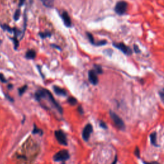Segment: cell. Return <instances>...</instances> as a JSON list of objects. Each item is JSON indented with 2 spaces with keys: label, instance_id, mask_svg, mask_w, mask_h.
Masks as SVG:
<instances>
[{
  "label": "cell",
  "instance_id": "18",
  "mask_svg": "<svg viewBox=\"0 0 164 164\" xmlns=\"http://www.w3.org/2000/svg\"><path fill=\"white\" fill-rule=\"evenodd\" d=\"M32 133L34 134H40V135H42L43 133V131L42 130L38 128L37 127V126H36L35 125H34V128L33 130V131Z\"/></svg>",
  "mask_w": 164,
  "mask_h": 164
},
{
  "label": "cell",
  "instance_id": "30",
  "mask_svg": "<svg viewBox=\"0 0 164 164\" xmlns=\"http://www.w3.org/2000/svg\"><path fill=\"white\" fill-rule=\"evenodd\" d=\"M117 161H118V157H117V155H115V158H114V161H113V162H112V164H117Z\"/></svg>",
  "mask_w": 164,
  "mask_h": 164
},
{
  "label": "cell",
  "instance_id": "26",
  "mask_svg": "<svg viewBox=\"0 0 164 164\" xmlns=\"http://www.w3.org/2000/svg\"><path fill=\"white\" fill-rule=\"evenodd\" d=\"M99 126H101V128H104V129H106L107 128V126L106 125V123L105 122H104V121H100Z\"/></svg>",
  "mask_w": 164,
  "mask_h": 164
},
{
  "label": "cell",
  "instance_id": "27",
  "mask_svg": "<svg viewBox=\"0 0 164 164\" xmlns=\"http://www.w3.org/2000/svg\"><path fill=\"white\" fill-rule=\"evenodd\" d=\"M133 47H134V51L135 53H140V50L138 48V46H137V45H134Z\"/></svg>",
  "mask_w": 164,
  "mask_h": 164
},
{
  "label": "cell",
  "instance_id": "7",
  "mask_svg": "<svg viewBox=\"0 0 164 164\" xmlns=\"http://www.w3.org/2000/svg\"><path fill=\"white\" fill-rule=\"evenodd\" d=\"M93 131V127L90 124H87L83 128L82 132V137L85 141H88L90 137L91 133Z\"/></svg>",
  "mask_w": 164,
  "mask_h": 164
},
{
  "label": "cell",
  "instance_id": "29",
  "mask_svg": "<svg viewBox=\"0 0 164 164\" xmlns=\"http://www.w3.org/2000/svg\"><path fill=\"white\" fill-rule=\"evenodd\" d=\"M78 112H79V114H83V108H82V106H79L78 107Z\"/></svg>",
  "mask_w": 164,
  "mask_h": 164
},
{
  "label": "cell",
  "instance_id": "22",
  "mask_svg": "<svg viewBox=\"0 0 164 164\" xmlns=\"http://www.w3.org/2000/svg\"><path fill=\"white\" fill-rule=\"evenodd\" d=\"M94 71L96 72L97 74H102L103 73V69L101 66L99 65H94Z\"/></svg>",
  "mask_w": 164,
  "mask_h": 164
},
{
  "label": "cell",
  "instance_id": "25",
  "mask_svg": "<svg viewBox=\"0 0 164 164\" xmlns=\"http://www.w3.org/2000/svg\"><path fill=\"white\" fill-rule=\"evenodd\" d=\"M0 81L3 83H6L7 82L5 76H4V74L2 73H0Z\"/></svg>",
  "mask_w": 164,
  "mask_h": 164
},
{
  "label": "cell",
  "instance_id": "8",
  "mask_svg": "<svg viewBox=\"0 0 164 164\" xmlns=\"http://www.w3.org/2000/svg\"><path fill=\"white\" fill-rule=\"evenodd\" d=\"M89 80L94 85H97L98 83L99 80L97 73L94 70H90L89 71Z\"/></svg>",
  "mask_w": 164,
  "mask_h": 164
},
{
  "label": "cell",
  "instance_id": "3",
  "mask_svg": "<svg viewBox=\"0 0 164 164\" xmlns=\"http://www.w3.org/2000/svg\"><path fill=\"white\" fill-rule=\"evenodd\" d=\"M55 136L57 138L58 142L61 145L67 146V137L64 132L62 130H57L55 132Z\"/></svg>",
  "mask_w": 164,
  "mask_h": 164
},
{
  "label": "cell",
  "instance_id": "24",
  "mask_svg": "<svg viewBox=\"0 0 164 164\" xmlns=\"http://www.w3.org/2000/svg\"><path fill=\"white\" fill-rule=\"evenodd\" d=\"M134 155L137 157V158H140V155H141V153H140V149L138 147H136L135 151H134Z\"/></svg>",
  "mask_w": 164,
  "mask_h": 164
},
{
  "label": "cell",
  "instance_id": "12",
  "mask_svg": "<svg viewBox=\"0 0 164 164\" xmlns=\"http://www.w3.org/2000/svg\"><path fill=\"white\" fill-rule=\"evenodd\" d=\"M36 57V52L34 50H30L27 51L26 53V58L27 59H34Z\"/></svg>",
  "mask_w": 164,
  "mask_h": 164
},
{
  "label": "cell",
  "instance_id": "32",
  "mask_svg": "<svg viewBox=\"0 0 164 164\" xmlns=\"http://www.w3.org/2000/svg\"><path fill=\"white\" fill-rule=\"evenodd\" d=\"M52 46H53V47H55V48H57V49H58V50H61V48H60V47L58 46H57V45H55V44H52L51 45Z\"/></svg>",
  "mask_w": 164,
  "mask_h": 164
},
{
  "label": "cell",
  "instance_id": "5",
  "mask_svg": "<svg viewBox=\"0 0 164 164\" xmlns=\"http://www.w3.org/2000/svg\"><path fill=\"white\" fill-rule=\"evenodd\" d=\"M113 46L115 47H116V48H117L119 50H121L122 53H124L125 55H131L132 54V53H133V51H132L130 47H128L126 44H125L122 42L114 43Z\"/></svg>",
  "mask_w": 164,
  "mask_h": 164
},
{
  "label": "cell",
  "instance_id": "1",
  "mask_svg": "<svg viewBox=\"0 0 164 164\" xmlns=\"http://www.w3.org/2000/svg\"><path fill=\"white\" fill-rule=\"evenodd\" d=\"M110 116L114 122L115 126L119 130H124L125 129V124L123 120L119 117V116L114 112L113 111H110Z\"/></svg>",
  "mask_w": 164,
  "mask_h": 164
},
{
  "label": "cell",
  "instance_id": "31",
  "mask_svg": "<svg viewBox=\"0 0 164 164\" xmlns=\"http://www.w3.org/2000/svg\"><path fill=\"white\" fill-rule=\"evenodd\" d=\"M19 6L21 7V6H22L23 5L24 3H25V0H19Z\"/></svg>",
  "mask_w": 164,
  "mask_h": 164
},
{
  "label": "cell",
  "instance_id": "21",
  "mask_svg": "<svg viewBox=\"0 0 164 164\" xmlns=\"http://www.w3.org/2000/svg\"><path fill=\"white\" fill-rule=\"evenodd\" d=\"M12 39L13 42H14L15 50H17L18 48V47H19V41H18V39H17V37H13Z\"/></svg>",
  "mask_w": 164,
  "mask_h": 164
},
{
  "label": "cell",
  "instance_id": "14",
  "mask_svg": "<svg viewBox=\"0 0 164 164\" xmlns=\"http://www.w3.org/2000/svg\"><path fill=\"white\" fill-rule=\"evenodd\" d=\"M150 140L152 144L154 146L158 147V145L157 143V132H153L150 135Z\"/></svg>",
  "mask_w": 164,
  "mask_h": 164
},
{
  "label": "cell",
  "instance_id": "9",
  "mask_svg": "<svg viewBox=\"0 0 164 164\" xmlns=\"http://www.w3.org/2000/svg\"><path fill=\"white\" fill-rule=\"evenodd\" d=\"M62 19L63 20V22L64 23L66 27H71L72 25L71 19L69 16V14H68L66 11L63 12L62 14Z\"/></svg>",
  "mask_w": 164,
  "mask_h": 164
},
{
  "label": "cell",
  "instance_id": "10",
  "mask_svg": "<svg viewBox=\"0 0 164 164\" xmlns=\"http://www.w3.org/2000/svg\"><path fill=\"white\" fill-rule=\"evenodd\" d=\"M45 97H46V89L39 90L35 94V98L37 101H41L42 98Z\"/></svg>",
  "mask_w": 164,
  "mask_h": 164
},
{
  "label": "cell",
  "instance_id": "15",
  "mask_svg": "<svg viewBox=\"0 0 164 164\" xmlns=\"http://www.w3.org/2000/svg\"><path fill=\"white\" fill-rule=\"evenodd\" d=\"M40 37L42 39H45L47 37H50L51 36V34L49 31H44V32H40L39 34Z\"/></svg>",
  "mask_w": 164,
  "mask_h": 164
},
{
  "label": "cell",
  "instance_id": "28",
  "mask_svg": "<svg viewBox=\"0 0 164 164\" xmlns=\"http://www.w3.org/2000/svg\"><path fill=\"white\" fill-rule=\"evenodd\" d=\"M144 164H160V163L157 162H144Z\"/></svg>",
  "mask_w": 164,
  "mask_h": 164
},
{
  "label": "cell",
  "instance_id": "13",
  "mask_svg": "<svg viewBox=\"0 0 164 164\" xmlns=\"http://www.w3.org/2000/svg\"><path fill=\"white\" fill-rule=\"evenodd\" d=\"M41 1L44 7L47 8H51L54 5L55 0H41Z\"/></svg>",
  "mask_w": 164,
  "mask_h": 164
},
{
  "label": "cell",
  "instance_id": "19",
  "mask_svg": "<svg viewBox=\"0 0 164 164\" xmlns=\"http://www.w3.org/2000/svg\"><path fill=\"white\" fill-rule=\"evenodd\" d=\"M87 37L88 39H89L90 42L92 44H93L95 46V42L94 41V39L93 37V35H92L89 32H87Z\"/></svg>",
  "mask_w": 164,
  "mask_h": 164
},
{
  "label": "cell",
  "instance_id": "34",
  "mask_svg": "<svg viewBox=\"0 0 164 164\" xmlns=\"http://www.w3.org/2000/svg\"><path fill=\"white\" fill-rule=\"evenodd\" d=\"M1 44V40H0V44Z\"/></svg>",
  "mask_w": 164,
  "mask_h": 164
},
{
  "label": "cell",
  "instance_id": "23",
  "mask_svg": "<svg viewBox=\"0 0 164 164\" xmlns=\"http://www.w3.org/2000/svg\"><path fill=\"white\" fill-rule=\"evenodd\" d=\"M158 94L160 95V98L162 101L163 103H164V88H163L162 89H161L158 92Z\"/></svg>",
  "mask_w": 164,
  "mask_h": 164
},
{
  "label": "cell",
  "instance_id": "16",
  "mask_svg": "<svg viewBox=\"0 0 164 164\" xmlns=\"http://www.w3.org/2000/svg\"><path fill=\"white\" fill-rule=\"evenodd\" d=\"M67 102L69 103L71 105L73 106V105H77V99H76L75 98H74V97H69V98H68V99H67Z\"/></svg>",
  "mask_w": 164,
  "mask_h": 164
},
{
  "label": "cell",
  "instance_id": "33",
  "mask_svg": "<svg viewBox=\"0 0 164 164\" xmlns=\"http://www.w3.org/2000/svg\"><path fill=\"white\" fill-rule=\"evenodd\" d=\"M12 87H13V86H12V84H9V85H8V88H9V89H12Z\"/></svg>",
  "mask_w": 164,
  "mask_h": 164
},
{
  "label": "cell",
  "instance_id": "4",
  "mask_svg": "<svg viewBox=\"0 0 164 164\" xmlns=\"http://www.w3.org/2000/svg\"><path fill=\"white\" fill-rule=\"evenodd\" d=\"M128 9V3L126 1H119L115 7V12L119 15H123Z\"/></svg>",
  "mask_w": 164,
  "mask_h": 164
},
{
  "label": "cell",
  "instance_id": "20",
  "mask_svg": "<svg viewBox=\"0 0 164 164\" xmlns=\"http://www.w3.org/2000/svg\"><path fill=\"white\" fill-rule=\"evenodd\" d=\"M27 88H28V86L27 85H24L21 87H20L19 89H18V92H19V94L20 95H22L24 93H25L26 90H27Z\"/></svg>",
  "mask_w": 164,
  "mask_h": 164
},
{
  "label": "cell",
  "instance_id": "2",
  "mask_svg": "<svg viewBox=\"0 0 164 164\" xmlns=\"http://www.w3.org/2000/svg\"><path fill=\"white\" fill-rule=\"evenodd\" d=\"M70 158L69 152L67 150H61L58 151L53 156V160L55 162L66 161Z\"/></svg>",
  "mask_w": 164,
  "mask_h": 164
},
{
  "label": "cell",
  "instance_id": "17",
  "mask_svg": "<svg viewBox=\"0 0 164 164\" xmlns=\"http://www.w3.org/2000/svg\"><path fill=\"white\" fill-rule=\"evenodd\" d=\"M20 16H21V10L20 9H17L16 11L15 12L14 15V21H17L19 19Z\"/></svg>",
  "mask_w": 164,
  "mask_h": 164
},
{
  "label": "cell",
  "instance_id": "6",
  "mask_svg": "<svg viewBox=\"0 0 164 164\" xmlns=\"http://www.w3.org/2000/svg\"><path fill=\"white\" fill-rule=\"evenodd\" d=\"M46 96L48 98L50 101L52 103V105H53L56 109H57V110L59 112L60 114H63V109L62 106L59 105V104L57 102V101H56L55 99L53 97V95L51 93V92L47 89H46Z\"/></svg>",
  "mask_w": 164,
  "mask_h": 164
},
{
  "label": "cell",
  "instance_id": "11",
  "mask_svg": "<svg viewBox=\"0 0 164 164\" xmlns=\"http://www.w3.org/2000/svg\"><path fill=\"white\" fill-rule=\"evenodd\" d=\"M53 88L55 93L57 95H63V96H66V95H67V91L65 89H62V88L58 86H57V85L53 86Z\"/></svg>",
  "mask_w": 164,
  "mask_h": 164
}]
</instances>
